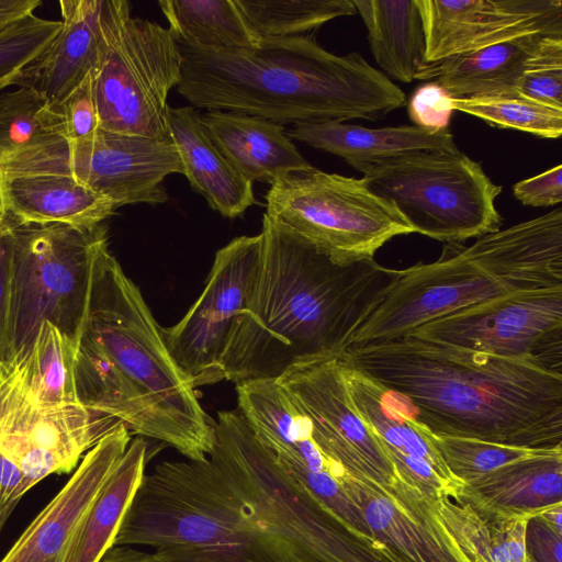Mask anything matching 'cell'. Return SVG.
Returning <instances> with one entry per match:
<instances>
[{
    "instance_id": "16",
    "label": "cell",
    "mask_w": 562,
    "mask_h": 562,
    "mask_svg": "<svg viewBox=\"0 0 562 562\" xmlns=\"http://www.w3.org/2000/svg\"><path fill=\"white\" fill-rule=\"evenodd\" d=\"M425 64L527 35L562 37L561 0H417Z\"/></svg>"
},
{
    "instance_id": "10",
    "label": "cell",
    "mask_w": 562,
    "mask_h": 562,
    "mask_svg": "<svg viewBox=\"0 0 562 562\" xmlns=\"http://www.w3.org/2000/svg\"><path fill=\"white\" fill-rule=\"evenodd\" d=\"M266 202L268 216L341 265L373 259L393 237L414 233L397 209L371 191L363 178L315 167L273 183Z\"/></svg>"
},
{
    "instance_id": "44",
    "label": "cell",
    "mask_w": 562,
    "mask_h": 562,
    "mask_svg": "<svg viewBox=\"0 0 562 562\" xmlns=\"http://www.w3.org/2000/svg\"><path fill=\"white\" fill-rule=\"evenodd\" d=\"M40 0H0V32L13 23L34 14Z\"/></svg>"
},
{
    "instance_id": "18",
    "label": "cell",
    "mask_w": 562,
    "mask_h": 562,
    "mask_svg": "<svg viewBox=\"0 0 562 562\" xmlns=\"http://www.w3.org/2000/svg\"><path fill=\"white\" fill-rule=\"evenodd\" d=\"M130 442L131 432L121 425L91 448L0 562H48L58 558Z\"/></svg>"
},
{
    "instance_id": "40",
    "label": "cell",
    "mask_w": 562,
    "mask_h": 562,
    "mask_svg": "<svg viewBox=\"0 0 562 562\" xmlns=\"http://www.w3.org/2000/svg\"><path fill=\"white\" fill-rule=\"evenodd\" d=\"M515 198L524 205L552 206L562 202V166L514 184Z\"/></svg>"
},
{
    "instance_id": "25",
    "label": "cell",
    "mask_w": 562,
    "mask_h": 562,
    "mask_svg": "<svg viewBox=\"0 0 562 562\" xmlns=\"http://www.w3.org/2000/svg\"><path fill=\"white\" fill-rule=\"evenodd\" d=\"M290 138L341 157L352 168L420 150H459L449 130L415 125L368 128L345 122L295 124Z\"/></svg>"
},
{
    "instance_id": "26",
    "label": "cell",
    "mask_w": 562,
    "mask_h": 562,
    "mask_svg": "<svg viewBox=\"0 0 562 562\" xmlns=\"http://www.w3.org/2000/svg\"><path fill=\"white\" fill-rule=\"evenodd\" d=\"M542 35H527L424 64L415 79L442 87L452 99L518 94L525 63Z\"/></svg>"
},
{
    "instance_id": "6",
    "label": "cell",
    "mask_w": 562,
    "mask_h": 562,
    "mask_svg": "<svg viewBox=\"0 0 562 562\" xmlns=\"http://www.w3.org/2000/svg\"><path fill=\"white\" fill-rule=\"evenodd\" d=\"M553 286H562L561 207L481 236L470 246L449 243L436 261L400 270L351 345L401 338L453 311Z\"/></svg>"
},
{
    "instance_id": "15",
    "label": "cell",
    "mask_w": 562,
    "mask_h": 562,
    "mask_svg": "<svg viewBox=\"0 0 562 562\" xmlns=\"http://www.w3.org/2000/svg\"><path fill=\"white\" fill-rule=\"evenodd\" d=\"M277 381L311 417L325 453L349 474L383 487L398 481L383 445L355 406L339 356L300 363Z\"/></svg>"
},
{
    "instance_id": "13",
    "label": "cell",
    "mask_w": 562,
    "mask_h": 562,
    "mask_svg": "<svg viewBox=\"0 0 562 562\" xmlns=\"http://www.w3.org/2000/svg\"><path fill=\"white\" fill-rule=\"evenodd\" d=\"M260 252V233L218 249L198 300L177 324L161 328L171 357L194 389L223 381L222 356L249 301Z\"/></svg>"
},
{
    "instance_id": "31",
    "label": "cell",
    "mask_w": 562,
    "mask_h": 562,
    "mask_svg": "<svg viewBox=\"0 0 562 562\" xmlns=\"http://www.w3.org/2000/svg\"><path fill=\"white\" fill-rule=\"evenodd\" d=\"M158 4L180 45L225 50L252 48L259 43L235 0H160Z\"/></svg>"
},
{
    "instance_id": "11",
    "label": "cell",
    "mask_w": 562,
    "mask_h": 562,
    "mask_svg": "<svg viewBox=\"0 0 562 562\" xmlns=\"http://www.w3.org/2000/svg\"><path fill=\"white\" fill-rule=\"evenodd\" d=\"M21 173L69 176L109 198L117 209L165 203L164 181L171 173H182V167L170 139L101 128L81 142L44 137L0 162V175Z\"/></svg>"
},
{
    "instance_id": "33",
    "label": "cell",
    "mask_w": 562,
    "mask_h": 562,
    "mask_svg": "<svg viewBox=\"0 0 562 562\" xmlns=\"http://www.w3.org/2000/svg\"><path fill=\"white\" fill-rule=\"evenodd\" d=\"M13 87L0 90V162L44 137H63L57 106L27 87Z\"/></svg>"
},
{
    "instance_id": "32",
    "label": "cell",
    "mask_w": 562,
    "mask_h": 562,
    "mask_svg": "<svg viewBox=\"0 0 562 562\" xmlns=\"http://www.w3.org/2000/svg\"><path fill=\"white\" fill-rule=\"evenodd\" d=\"M245 22L260 41L306 36L326 22L353 15V0H235Z\"/></svg>"
},
{
    "instance_id": "23",
    "label": "cell",
    "mask_w": 562,
    "mask_h": 562,
    "mask_svg": "<svg viewBox=\"0 0 562 562\" xmlns=\"http://www.w3.org/2000/svg\"><path fill=\"white\" fill-rule=\"evenodd\" d=\"M167 131L194 191L227 218L245 213L255 202L252 182L227 161L209 136L201 115L191 106L167 110Z\"/></svg>"
},
{
    "instance_id": "7",
    "label": "cell",
    "mask_w": 562,
    "mask_h": 562,
    "mask_svg": "<svg viewBox=\"0 0 562 562\" xmlns=\"http://www.w3.org/2000/svg\"><path fill=\"white\" fill-rule=\"evenodd\" d=\"M8 227L10 283L3 360L31 342L43 322L79 342L94 260L109 244L106 227L16 225L9 220Z\"/></svg>"
},
{
    "instance_id": "37",
    "label": "cell",
    "mask_w": 562,
    "mask_h": 562,
    "mask_svg": "<svg viewBox=\"0 0 562 562\" xmlns=\"http://www.w3.org/2000/svg\"><path fill=\"white\" fill-rule=\"evenodd\" d=\"M518 94L562 109V37L543 36L528 56Z\"/></svg>"
},
{
    "instance_id": "36",
    "label": "cell",
    "mask_w": 562,
    "mask_h": 562,
    "mask_svg": "<svg viewBox=\"0 0 562 562\" xmlns=\"http://www.w3.org/2000/svg\"><path fill=\"white\" fill-rule=\"evenodd\" d=\"M60 26V21L31 14L0 32V90L14 86L23 69L49 45Z\"/></svg>"
},
{
    "instance_id": "1",
    "label": "cell",
    "mask_w": 562,
    "mask_h": 562,
    "mask_svg": "<svg viewBox=\"0 0 562 562\" xmlns=\"http://www.w3.org/2000/svg\"><path fill=\"white\" fill-rule=\"evenodd\" d=\"M134 544L168 562H398L296 484L238 409L217 413L206 459L144 475L114 539Z\"/></svg>"
},
{
    "instance_id": "3",
    "label": "cell",
    "mask_w": 562,
    "mask_h": 562,
    "mask_svg": "<svg viewBox=\"0 0 562 562\" xmlns=\"http://www.w3.org/2000/svg\"><path fill=\"white\" fill-rule=\"evenodd\" d=\"M339 357L407 397L435 435L562 449V371L412 336L350 345Z\"/></svg>"
},
{
    "instance_id": "45",
    "label": "cell",
    "mask_w": 562,
    "mask_h": 562,
    "mask_svg": "<svg viewBox=\"0 0 562 562\" xmlns=\"http://www.w3.org/2000/svg\"><path fill=\"white\" fill-rule=\"evenodd\" d=\"M99 562H168L156 552L137 550L132 546H113Z\"/></svg>"
},
{
    "instance_id": "29",
    "label": "cell",
    "mask_w": 562,
    "mask_h": 562,
    "mask_svg": "<svg viewBox=\"0 0 562 562\" xmlns=\"http://www.w3.org/2000/svg\"><path fill=\"white\" fill-rule=\"evenodd\" d=\"M378 65L409 83L425 64V31L417 0H353Z\"/></svg>"
},
{
    "instance_id": "28",
    "label": "cell",
    "mask_w": 562,
    "mask_h": 562,
    "mask_svg": "<svg viewBox=\"0 0 562 562\" xmlns=\"http://www.w3.org/2000/svg\"><path fill=\"white\" fill-rule=\"evenodd\" d=\"M78 348L79 342L43 322L31 342L0 361V371L37 405L79 404L75 380Z\"/></svg>"
},
{
    "instance_id": "39",
    "label": "cell",
    "mask_w": 562,
    "mask_h": 562,
    "mask_svg": "<svg viewBox=\"0 0 562 562\" xmlns=\"http://www.w3.org/2000/svg\"><path fill=\"white\" fill-rule=\"evenodd\" d=\"M451 97L435 82L419 86L408 101V114L415 126L428 131L448 130L451 116Z\"/></svg>"
},
{
    "instance_id": "46",
    "label": "cell",
    "mask_w": 562,
    "mask_h": 562,
    "mask_svg": "<svg viewBox=\"0 0 562 562\" xmlns=\"http://www.w3.org/2000/svg\"><path fill=\"white\" fill-rule=\"evenodd\" d=\"M546 522L552 526L559 532H562V506H557L539 515Z\"/></svg>"
},
{
    "instance_id": "2",
    "label": "cell",
    "mask_w": 562,
    "mask_h": 562,
    "mask_svg": "<svg viewBox=\"0 0 562 562\" xmlns=\"http://www.w3.org/2000/svg\"><path fill=\"white\" fill-rule=\"evenodd\" d=\"M249 301L227 339L223 380H278L290 368L340 356L398 279L374 259L334 262L266 213Z\"/></svg>"
},
{
    "instance_id": "21",
    "label": "cell",
    "mask_w": 562,
    "mask_h": 562,
    "mask_svg": "<svg viewBox=\"0 0 562 562\" xmlns=\"http://www.w3.org/2000/svg\"><path fill=\"white\" fill-rule=\"evenodd\" d=\"M201 119L217 149L250 182L272 186L291 173L314 168L281 124L220 110H210Z\"/></svg>"
},
{
    "instance_id": "41",
    "label": "cell",
    "mask_w": 562,
    "mask_h": 562,
    "mask_svg": "<svg viewBox=\"0 0 562 562\" xmlns=\"http://www.w3.org/2000/svg\"><path fill=\"white\" fill-rule=\"evenodd\" d=\"M526 549L535 562H562V532L539 516L528 520Z\"/></svg>"
},
{
    "instance_id": "17",
    "label": "cell",
    "mask_w": 562,
    "mask_h": 562,
    "mask_svg": "<svg viewBox=\"0 0 562 562\" xmlns=\"http://www.w3.org/2000/svg\"><path fill=\"white\" fill-rule=\"evenodd\" d=\"M338 482L361 509L372 537L403 562H470L434 503L401 477L383 487L346 472Z\"/></svg>"
},
{
    "instance_id": "24",
    "label": "cell",
    "mask_w": 562,
    "mask_h": 562,
    "mask_svg": "<svg viewBox=\"0 0 562 562\" xmlns=\"http://www.w3.org/2000/svg\"><path fill=\"white\" fill-rule=\"evenodd\" d=\"M0 176L8 220L16 225L94 227L116 210L109 198L66 175Z\"/></svg>"
},
{
    "instance_id": "19",
    "label": "cell",
    "mask_w": 562,
    "mask_h": 562,
    "mask_svg": "<svg viewBox=\"0 0 562 562\" xmlns=\"http://www.w3.org/2000/svg\"><path fill=\"white\" fill-rule=\"evenodd\" d=\"M102 3L103 0H60L59 32L23 69L14 86L36 91L53 105L64 101L98 64Z\"/></svg>"
},
{
    "instance_id": "12",
    "label": "cell",
    "mask_w": 562,
    "mask_h": 562,
    "mask_svg": "<svg viewBox=\"0 0 562 562\" xmlns=\"http://www.w3.org/2000/svg\"><path fill=\"white\" fill-rule=\"evenodd\" d=\"M405 336L530 359L562 371V286L497 296L448 313Z\"/></svg>"
},
{
    "instance_id": "14",
    "label": "cell",
    "mask_w": 562,
    "mask_h": 562,
    "mask_svg": "<svg viewBox=\"0 0 562 562\" xmlns=\"http://www.w3.org/2000/svg\"><path fill=\"white\" fill-rule=\"evenodd\" d=\"M123 425L82 404L42 406L0 371V451L30 487L53 473H69L83 453Z\"/></svg>"
},
{
    "instance_id": "48",
    "label": "cell",
    "mask_w": 562,
    "mask_h": 562,
    "mask_svg": "<svg viewBox=\"0 0 562 562\" xmlns=\"http://www.w3.org/2000/svg\"><path fill=\"white\" fill-rule=\"evenodd\" d=\"M60 555L58 558H56V559H53V560L48 561V562H60Z\"/></svg>"
},
{
    "instance_id": "34",
    "label": "cell",
    "mask_w": 562,
    "mask_h": 562,
    "mask_svg": "<svg viewBox=\"0 0 562 562\" xmlns=\"http://www.w3.org/2000/svg\"><path fill=\"white\" fill-rule=\"evenodd\" d=\"M453 111L482 119L493 126L513 128L542 138H559L562 109L520 94L451 99Z\"/></svg>"
},
{
    "instance_id": "4",
    "label": "cell",
    "mask_w": 562,
    "mask_h": 562,
    "mask_svg": "<svg viewBox=\"0 0 562 562\" xmlns=\"http://www.w3.org/2000/svg\"><path fill=\"white\" fill-rule=\"evenodd\" d=\"M78 402L202 461L214 424L171 357L138 286L104 245L94 260L75 370Z\"/></svg>"
},
{
    "instance_id": "35",
    "label": "cell",
    "mask_w": 562,
    "mask_h": 562,
    "mask_svg": "<svg viewBox=\"0 0 562 562\" xmlns=\"http://www.w3.org/2000/svg\"><path fill=\"white\" fill-rule=\"evenodd\" d=\"M429 436L449 471L465 483L504 464L552 449H530L484 441L475 438Z\"/></svg>"
},
{
    "instance_id": "5",
    "label": "cell",
    "mask_w": 562,
    "mask_h": 562,
    "mask_svg": "<svg viewBox=\"0 0 562 562\" xmlns=\"http://www.w3.org/2000/svg\"><path fill=\"white\" fill-rule=\"evenodd\" d=\"M178 45L177 89L193 108L282 125L379 120L406 104L400 87L359 53L337 56L308 35L260 40L243 49Z\"/></svg>"
},
{
    "instance_id": "8",
    "label": "cell",
    "mask_w": 562,
    "mask_h": 562,
    "mask_svg": "<svg viewBox=\"0 0 562 562\" xmlns=\"http://www.w3.org/2000/svg\"><path fill=\"white\" fill-rule=\"evenodd\" d=\"M183 57L168 29L131 13L126 0H103L101 44L92 71L101 128L169 139L167 99Z\"/></svg>"
},
{
    "instance_id": "20",
    "label": "cell",
    "mask_w": 562,
    "mask_h": 562,
    "mask_svg": "<svg viewBox=\"0 0 562 562\" xmlns=\"http://www.w3.org/2000/svg\"><path fill=\"white\" fill-rule=\"evenodd\" d=\"M453 501L528 518L562 506V449L546 450L472 479L463 483Z\"/></svg>"
},
{
    "instance_id": "50",
    "label": "cell",
    "mask_w": 562,
    "mask_h": 562,
    "mask_svg": "<svg viewBox=\"0 0 562 562\" xmlns=\"http://www.w3.org/2000/svg\"><path fill=\"white\" fill-rule=\"evenodd\" d=\"M3 224H4V223H3ZM3 224H2V225H3ZM2 225H0V228L2 227Z\"/></svg>"
},
{
    "instance_id": "38",
    "label": "cell",
    "mask_w": 562,
    "mask_h": 562,
    "mask_svg": "<svg viewBox=\"0 0 562 562\" xmlns=\"http://www.w3.org/2000/svg\"><path fill=\"white\" fill-rule=\"evenodd\" d=\"M56 106L63 121V138L81 142L92 138L101 130L92 74Z\"/></svg>"
},
{
    "instance_id": "49",
    "label": "cell",
    "mask_w": 562,
    "mask_h": 562,
    "mask_svg": "<svg viewBox=\"0 0 562 562\" xmlns=\"http://www.w3.org/2000/svg\"><path fill=\"white\" fill-rule=\"evenodd\" d=\"M528 562H535V561H532V560L529 558V561H528Z\"/></svg>"
},
{
    "instance_id": "43",
    "label": "cell",
    "mask_w": 562,
    "mask_h": 562,
    "mask_svg": "<svg viewBox=\"0 0 562 562\" xmlns=\"http://www.w3.org/2000/svg\"><path fill=\"white\" fill-rule=\"evenodd\" d=\"M10 283V237L8 220L0 228V361L5 352L7 313Z\"/></svg>"
},
{
    "instance_id": "47",
    "label": "cell",
    "mask_w": 562,
    "mask_h": 562,
    "mask_svg": "<svg viewBox=\"0 0 562 562\" xmlns=\"http://www.w3.org/2000/svg\"><path fill=\"white\" fill-rule=\"evenodd\" d=\"M8 218V213H7V207H5V202H4V196H3V191H2V181H1V176H0V225H2Z\"/></svg>"
},
{
    "instance_id": "30",
    "label": "cell",
    "mask_w": 562,
    "mask_h": 562,
    "mask_svg": "<svg viewBox=\"0 0 562 562\" xmlns=\"http://www.w3.org/2000/svg\"><path fill=\"white\" fill-rule=\"evenodd\" d=\"M437 515L470 562H528V517L503 516L441 497Z\"/></svg>"
},
{
    "instance_id": "22",
    "label": "cell",
    "mask_w": 562,
    "mask_h": 562,
    "mask_svg": "<svg viewBox=\"0 0 562 562\" xmlns=\"http://www.w3.org/2000/svg\"><path fill=\"white\" fill-rule=\"evenodd\" d=\"M340 362L357 411L375 432L392 462L404 458L424 460L446 482L461 488L463 483L449 471L430 439L429 429L418 420L412 402L341 358Z\"/></svg>"
},
{
    "instance_id": "9",
    "label": "cell",
    "mask_w": 562,
    "mask_h": 562,
    "mask_svg": "<svg viewBox=\"0 0 562 562\" xmlns=\"http://www.w3.org/2000/svg\"><path fill=\"white\" fill-rule=\"evenodd\" d=\"M367 186L390 201L414 233L461 243L501 229L494 183L460 150H420L359 166Z\"/></svg>"
},
{
    "instance_id": "42",
    "label": "cell",
    "mask_w": 562,
    "mask_h": 562,
    "mask_svg": "<svg viewBox=\"0 0 562 562\" xmlns=\"http://www.w3.org/2000/svg\"><path fill=\"white\" fill-rule=\"evenodd\" d=\"M30 488L22 470L0 451V532L21 497Z\"/></svg>"
},
{
    "instance_id": "27",
    "label": "cell",
    "mask_w": 562,
    "mask_h": 562,
    "mask_svg": "<svg viewBox=\"0 0 562 562\" xmlns=\"http://www.w3.org/2000/svg\"><path fill=\"white\" fill-rule=\"evenodd\" d=\"M147 445L130 442L86 510L60 555V562H99L114 539L145 475Z\"/></svg>"
}]
</instances>
